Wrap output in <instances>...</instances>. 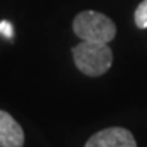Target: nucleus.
<instances>
[{
  "label": "nucleus",
  "mask_w": 147,
  "mask_h": 147,
  "mask_svg": "<svg viewBox=\"0 0 147 147\" xmlns=\"http://www.w3.org/2000/svg\"><path fill=\"white\" fill-rule=\"evenodd\" d=\"M72 59L75 68L87 77L96 78L108 72L113 65V51L108 44L81 41L72 47Z\"/></svg>",
  "instance_id": "f257e3e1"
},
{
  "label": "nucleus",
  "mask_w": 147,
  "mask_h": 147,
  "mask_svg": "<svg viewBox=\"0 0 147 147\" xmlns=\"http://www.w3.org/2000/svg\"><path fill=\"white\" fill-rule=\"evenodd\" d=\"M0 33L6 38H12V24L8 21H2L0 23Z\"/></svg>",
  "instance_id": "423d86ee"
},
{
  "label": "nucleus",
  "mask_w": 147,
  "mask_h": 147,
  "mask_svg": "<svg viewBox=\"0 0 147 147\" xmlns=\"http://www.w3.org/2000/svg\"><path fill=\"white\" fill-rule=\"evenodd\" d=\"M72 30L81 41L108 44L117 35L114 21L98 11H81L72 21Z\"/></svg>",
  "instance_id": "f03ea898"
},
{
  "label": "nucleus",
  "mask_w": 147,
  "mask_h": 147,
  "mask_svg": "<svg viewBox=\"0 0 147 147\" xmlns=\"http://www.w3.org/2000/svg\"><path fill=\"white\" fill-rule=\"evenodd\" d=\"M134 21L138 29H147V0H143L134 12Z\"/></svg>",
  "instance_id": "39448f33"
},
{
  "label": "nucleus",
  "mask_w": 147,
  "mask_h": 147,
  "mask_svg": "<svg viewBox=\"0 0 147 147\" xmlns=\"http://www.w3.org/2000/svg\"><path fill=\"white\" fill-rule=\"evenodd\" d=\"M84 147H137V141L129 129L111 126L95 132Z\"/></svg>",
  "instance_id": "7ed1b4c3"
},
{
  "label": "nucleus",
  "mask_w": 147,
  "mask_h": 147,
  "mask_svg": "<svg viewBox=\"0 0 147 147\" xmlns=\"http://www.w3.org/2000/svg\"><path fill=\"white\" fill-rule=\"evenodd\" d=\"M24 131L8 111L0 110V147H23Z\"/></svg>",
  "instance_id": "20e7f679"
}]
</instances>
